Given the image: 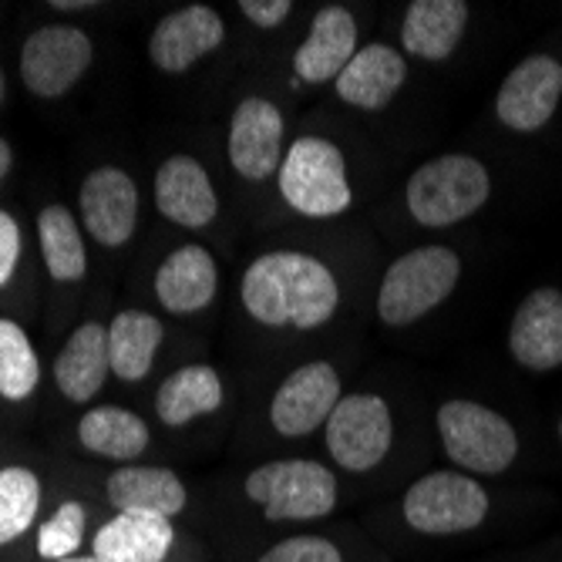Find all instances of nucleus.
<instances>
[{
	"label": "nucleus",
	"instance_id": "1",
	"mask_svg": "<svg viewBox=\"0 0 562 562\" xmlns=\"http://www.w3.org/2000/svg\"><path fill=\"white\" fill-rule=\"evenodd\" d=\"M239 296L246 314L267 327L317 330L337 314L340 286L317 257L280 249L246 267Z\"/></svg>",
	"mask_w": 562,
	"mask_h": 562
},
{
	"label": "nucleus",
	"instance_id": "2",
	"mask_svg": "<svg viewBox=\"0 0 562 562\" xmlns=\"http://www.w3.org/2000/svg\"><path fill=\"white\" fill-rule=\"evenodd\" d=\"M243 495L273 526L321 522L337 508L340 485L327 465L311 458H277L243 479Z\"/></svg>",
	"mask_w": 562,
	"mask_h": 562
},
{
	"label": "nucleus",
	"instance_id": "3",
	"mask_svg": "<svg viewBox=\"0 0 562 562\" xmlns=\"http://www.w3.org/2000/svg\"><path fill=\"white\" fill-rule=\"evenodd\" d=\"M462 260L448 246H418L391 263L378 290V317L387 327H407L451 296Z\"/></svg>",
	"mask_w": 562,
	"mask_h": 562
},
{
	"label": "nucleus",
	"instance_id": "4",
	"mask_svg": "<svg viewBox=\"0 0 562 562\" xmlns=\"http://www.w3.org/2000/svg\"><path fill=\"white\" fill-rule=\"evenodd\" d=\"M492 498L475 475L465 472H428L401 495V522L431 539L475 532L488 519Z\"/></svg>",
	"mask_w": 562,
	"mask_h": 562
},
{
	"label": "nucleus",
	"instance_id": "5",
	"mask_svg": "<svg viewBox=\"0 0 562 562\" xmlns=\"http://www.w3.org/2000/svg\"><path fill=\"white\" fill-rule=\"evenodd\" d=\"M488 195V169L472 156H438L407 179V210L428 229H445L475 216Z\"/></svg>",
	"mask_w": 562,
	"mask_h": 562
},
{
	"label": "nucleus",
	"instance_id": "6",
	"mask_svg": "<svg viewBox=\"0 0 562 562\" xmlns=\"http://www.w3.org/2000/svg\"><path fill=\"white\" fill-rule=\"evenodd\" d=\"M438 435L445 454L465 475H498L519 454L513 422L479 401H445L438 407Z\"/></svg>",
	"mask_w": 562,
	"mask_h": 562
},
{
	"label": "nucleus",
	"instance_id": "7",
	"mask_svg": "<svg viewBox=\"0 0 562 562\" xmlns=\"http://www.w3.org/2000/svg\"><path fill=\"white\" fill-rule=\"evenodd\" d=\"M277 179L286 206L296 210L300 216L330 220L340 216L353 202L347 182V162L340 156V148L327 138H314V135L296 138L283 156Z\"/></svg>",
	"mask_w": 562,
	"mask_h": 562
},
{
	"label": "nucleus",
	"instance_id": "8",
	"mask_svg": "<svg viewBox=\"0 0 562 562\" xmlns=\"http://www.w3.org/2000/svg\"><path fill=\"white\" fill-rule=\"evenodd\" d=\"M394 445V418L384 397L378 394H347L327 418V451L334 465L364 475L378 469Z\"/></svg>",
	"mask_w": 562,
	"mask_h": 562
},
{
	"label": "nucleus",
	"instance_id": "9",
	"mask_svg": "<svg viewBox=\"0 0 562 562\" xmlns=\"http://www.w3.org/2000/svg\"><path fill=\"white\" fill-rule=\"evenodd\" d=\"M91 37L68 24L37 27L21 47V78L37 98L68 94L91 68Z\"/></svg>",
	"mask_w": 562,
	"mask_h": 562
},
{
	"label": "nucleus",
	"instance_id": "10",
	"mask_svg": "<svg viewBox=\"0 0 562 562\" xmlns=\"http://www.w3.org/2000/svg\"><path fill=\"white\" fill-rule=\"evenodd\" d=\"M562 101V65L552 55H529L505 75L495 94V115L513 132H539Z\"/></svg>",
	"mask_w": 562,
	"mask_h": 562
},
{
	"label": "nucleus",
	"instance_id": "11",
	"mask_svg": "<svg viewBox=\"0 0 562 562\" xmlns=\"http://www.w3.org/2000/svg\"><path fill=\"white\" fill-rule=\"evenodd\" d=\"M340 378L327 361H311L296 368L273 394L270 404V425L283 438H306L314 435L334 407L340 404Z\"/></svg>",
	"mask_w": 562,
	"mask_h": 562
},
{
	"label": "nucleus",
	"instance_id": "12",
	"mask_svg": "<svg viewBox=\"0 0 562 562\" xmlns=\"http://www.w3.org/2000/svg\"><path fill=\"white\" fill-rule=\"evenodd\" d=\"M229 166L249 179L263 182L283 166V115L273 101L252 94L243 98L229 119Z\"/></svg>",
	"mask_w": 562,
	"mask_h": 562
},
{
	"label": "nucleus",
	"instance_id": "13",
	"mask_svg": "<svg viewBox=\"0 0 562 562\" xmlns=\"http://www.w3.org/2000/svg\"><path fill=\"white\" fill-rule=\"evenodd\" d=\"M101 495H105L115 516H151L176 522L189 508L186 482L162 465H122L109 472Z\"/></svg>",
	"mask_w": 562,
	"mask_h": 562
},
{
	"label": "nucleus",
	"instance_id": "14",
	"mask_svg": "<svg viewBox=\"0 0 562 562\" xmlns=\"http://www.w3.org/2000/svg\"><path fill=\"white\" fill-rule=\"evenodd\" d=\"M223 41H226L223 18L206 4H189L182 11L166 14L156 24V31L148 37V58L166 75H182L195 61L213 55Z\"/></svg>",
	"mask_w": 562,
	"mask_h": 562
},
{
	"label": "nucleus",
	"instance_id": "15",
	"mask_svg": "<svg viewBox=\"0 0 562 562\" xmlns=\"http://www.w3.org/2000/svg\"><path fill=\"white\" fill-rule=\"evenodd\" d=\"M78 206L85 229L101 246H125L138 223V186L128 172L115 166H101L85 179Z\"/></svg>",
	"mask_w": 562,
	"mask_h": 562
},
{
	"label": "nucleus",
	"instance_id": "16",
	"mask_svg": "<svg viewBox=\"0 0 562 562\" xmlns=\"http://www.w3.org/2000/svg\"><path fill=\"white\" fill-rule=\"evenodd\" d=\"M508 350L526 371L562 368V290H532L508 327Z\"/></svg>",
	"mask_w": 562,
	"mask_h": 562
},
{
	"label": "nucleus",
	"instance_id": "17",
	"mask_svg": "<svg viewBox=\"0 0 562 562\" xmlns=\"http://www.w3.org/2000/svg\"><path fill=\"white\" fill-rule=\"evenodd\" d=\"M156 206L166 220L186 229H206L220 213V199L202 162L192 156H172L156 172Z\"/></svg>",
	"mask_w": 562,
	"mask_h": 562
},
{
	"label": "nucleus",
	"instance_id": "18",
	"mask_svg": "<svg viewBox=\"0 0 562 562\" xmlns=\"http://www.w3.org/2000/svg\"><path fill=\"white\" fill-rule=\"evenodd\" d=\"M179 549V529L172 519L151 516H109L88 542L105 562H169Z\"/></svg>",
	"mask_w": 562,
	"mask_h": 562
},
{
	"label": "nucleus",
	"instance_id": "19",
	"mask_svg": "<svg viewBox=\"0 0 562 562\" xmlns=\"http://www.w3.org/2000/svg\"><path fill=\"white\" fill-rule=\"evenodd\" d=\"M353 55H357V21L347 8L330 4L314 14L311 31H306L303 44L293 55V71L306 85H321L330 78L337 81Z\"/></svg>",
	"mask_w": 562,
	"mask_h": 562
},
{
	"label": "nucleus",
	"instance_id": "20",
	"mask_svg": "<svg viewBox=\"0 0 562 562\" xmlns=\"http://www.w3.org/2000/svg\"><path fill=\"white\" fill-rule=\"evenodd\" d=\"M220 290V267L206 246H179L156 273V296L169 314H199Z\"/></svg>",
	"mask_w": 562,
	"mask_h": 562
},
{
	"label": "nucleus",
	"instance_id": "21",
	"mask_svg": "<svg viewBox=\"0 0 562 562\" xmlns=\"http://www.w3.org/2000/svg\"><path fill=\"white\" fill-rule=\"evenodd\" d=\"M407 81V61L391 44H368L350 58L337 78V98L353 109L381 112Z\"/></svg>",
	"mask_w": 562,
	"mask_h": 562
},
{
	"label": "nucleus",
	"instance_id": "22",
	"mask_svg": "<svg viewBox=\"0 0 562 562\" xmlns=\"http://www.w3.org/2000/svg\"><path fill=\"white\" fill-rule=\"evenodd\" d=\"M465 27H469L465 0H415L404 14L401 44L407 55H415L422 61H445L454 55Z\"/></svg>",
	"mask_w": 562,
	"mask_h": 562
},
{
	"label": "nucleus",
	"instance_id": "23",
	"mask_svg": "<svg viewBox=\"0 0 562 562\" xmlns=\"http://www.w3.org/2000/svg\"><path fill=\"white\" fill-rule=\"evenodd\" d=\"M112 364H109V327H101L94 321L81 324L61 353L55 357V381L61 394L75 404L91 401L101 387H105Z\"/></svg>",
	"mask_w": 562,
	"mask_h": 562
},
{
	"label": "nucleus",
	"instance_id": "24",
	"mask_svg": "<svg viewBox=\"0 0 562 562\" xmlns=\"http://www.w3.org/2000/svg\"><path fill=\"white\" fill-rule=\"evenodd\" d=\"M78 441L85 451L98 458H109V462H119V465H135L148 451L151 431L135 412H125L119 404H101V407H91L88 415H81Z\"/></svg>",
	"mask_w": 562,
	"mask_h": 562
},
{
	"label": "nucleus",
	"instance_id": "25",
	"mask_svg": "<svg viewBox=\"0 0 562 562\" xmlns=\"http://www.w3.org/2000/svg\"><path fill=\"white\" fill-rule=\"evenodd\" d=\"M223 404V381L210 364H189L172 371L159 394H156V415L169 428H186L189 422L220 412Z\"/></svg>",
	"mask_w": 562,
	"mask_h": 562
},
{
	"label": "nucleus",
	"instance_id": "26",
	"mask_svg": "<svg viewBox=\"0 0 562 562\" xmlns=\"http://www.w3.org/2000/svg\"><path fill=\"white\" fill-rule=\"evenodd\" d=\"M162 324L145 311H122L109 324V364L112 374L125 384H138L148 378L156 350L162 344Z\"/></svg>",
	"mask_w": 562,
	"mask_h": 562
},
{
	"label": "nucleus",
	"instance_id": "27",
	"mask_svg": "<svg viewBox=\"0 0 562 562\" xmlns=\"http://www.w3.org/2000/svg\"><path fill=\"white\" fill-rule=\"evenodd\" d=\"M37 243H41V260H44L47 273L55 280L75 283V280L85 277L88 252H85L78 220L71 216L68 206H61V202H50V206L41 210V216H37Z\"/></svg>",
	"mask_w": 562,
	"mask_h": 562
},
{
	"label": "nucleus",
	"instance_id": "28",
	"mask_svg": "<svg viewBox=\"0 0 562 562\" xmlns=\"http://www.w3.org/2000/svg\"><path fill=\"white\" fill-rule=\"evenodd\" d=\"M44 485L41 475L24 465L0 469V549L18 546L41 522Z\"/></svg>",
	"mask_w": 562,
	"mask_h": 562
},
{
	"label": "nucleus",
	"instance_id": "29",
	"mask_svg": "<svg viewBox=\"0 0 562 562\" xmlns=\"http://www.w3.org/2000/svg\"><path fill=\"white\" fill-rule=\"evenodd\" d=\"M88 505L81 498H61L34 529V559L37 562H61L81 555L91 542L88 529Z\"/></svg>",
	"mask_w": 562,
	"mask_h": 562
},
{
	"label": "nucleus",
	"instance_id": "30",
	"mask_svg": "<svg viewBox=\"0 0 562 562\" xmlns=\"http://www.w3.org/2000/svg\"><path fill=\"white\" fill-rule=\"evenodd\" d=\"M41 361L21 324L0 317V397L24 401L37 391Z\"/></svg>",
	"mask_w": 562,
	"mask_h": 562
},
{
	"label": "nucleus",
	"instance_id": "31",
	"mask_svg": "<svg viewBox=\"0 0 562 562\" xmlns=\"http://www.w3.org/2000/svg\"><path fill=\"white\" fill-rule=\"evenodd\" d=\"M257 562H347V552L321 532H293L267 546Z\"/></svg>",
	"mask_w": 562,
	"mask_h": 562
},
{
	"label": "nucleus",
	"instance_id": "32",
	"mask_svg": "<svg viewBox=\"0 0 562 562\" xmlns=\"http://www.w3.org/2000/svg\"><path fill=\"white\" fill-rule=\"evenodd\" d=\"M21 260V226L18 220L0 210V286H8Z\"/></svg>",
	"mask_w": 562,
	"mask_h": 562
},
{
	"label": "nucleus",
	"instance_id": "33",
	"mask_svg": "<svg viewBox=\"0 0 562 562\" xmlns=\"http://www.w3.org/2000/svg\"><path fill=\"white\" fill-rule=\"evenodd\" d=\"M239 11L257 27H280L290 18L293 4L290 0H243Z\"/></svg>",
	"mask_w": 562,
	"mask_h": 562
},
{
	"label": "nucleus",
	"instance_id": "34",
	"mask_svg": "<svg viewBox=\"0 0 562 562\" xmlns=\"http://www.w3.org/2000/svg\"><path fill=\"white\" fill-rule=\"evenodd\" d=\"M11 166H14V148L0 138V186H4V179L11 176Z\"/></svg>",
	"mask_w": 562,
	"mask_h": 562
},
{
	"label": "nucleus",
	"instance_id": "35",
	"mask_svg": "<svg viewBox=\"0 0 562 562\" xmlns=\"http://www.w3.org/2000/svg\"><path fill=\"white\" fill-rule=\"evenodd\" d=\"M50 8H55V11H91L94 4H91V0H55Z\"/></svg>",
	"mask_w": 562,
	"mask_h": 562
},
{
	"label": "nucleus",
	"instance_id": "36",
	"mask_svg": "<svg viewBox=\"0 0 562 562\" xmlns=\"http://www.w3.org/2000/svg\"><path fill=\"white\" fill-rule=\"evenodd\" d=\"M61 562H105V559H98L94 552H81V555H71V559H61Z\"/></svg>",
	"mask_w": 562,
	"mask_h": 562
},
{
	"label": "nucleus",
	"instance_id": "37",
	"mask_svg": "<svg viewBox=\"0 0 562 562\" xmlns=\"http://www.w3.org/2000/svg\"><path fill=\"white\" fill-rule=\"evenodd\" d=\"M4 94H8V78H4V71H0V101H4Z\"/></svg>",
	"mask_w": 562,
	"mask_h": 562
},
{
	"label": "nucleus",
	"instance_id": "38",
	"mask_svg": "<svg viewBox=\"0 0 562 562\" xmlns=\"http://www.w3.org/2000/svg\"><path fill=\"white\" fill-rule=\"evenodd\" d=\"M559 438H562V418H559Z\"/></svg>",
	"mask_w": 562,
	"mask_h": 562
}]
</instances>
